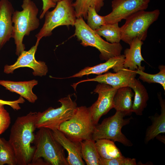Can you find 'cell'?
<instances>
[{
  "label": "cell",
  "mask_w": 165,
  "mask_h": 165,
  "mask_svg": "<svg viewBox=\"0 0 165 165\" xmlns=\"http://www.w3.org/2000/svg\"><path fill=\"white\" fill-rule=\"evenodd\" d=\"M37 112H31L18 117L10 129L8 141L15 154L18 165H30L35 150L31 146L35 138Z\"/></svg>",
  "instance_id": "1"
},
{
  "label": "cell",
  "mask_w": 165,
  "mask_h": 165,
  "mask_svg": "<svg viewBox=\"0 0 165 165\" xmlns=\"http://www.w3.org/2000/svg\"><path fill=\"white\" fill-rule=\"evenodd\" d=\"M35 135V150L30 165H36L43 158L48 165H68L64 148L55 139L51 130L38 129Z\"/></svg>",
  "instance_id": "2"
},
{
  "label": "cell",
  "mask_w": 165,
  "mask_h": 165,
  "mask_svg": "<svg viewBox=\"0 0 165 165\" xmlns=\"http://www.w3.org/2000/svg\"><path fill=\"white\" fill-rule=\"evenodd\" d=\"M21 6L22 10L15 11L12 17L14 24L12 38L16 45L15 53L18 56L25 49L23 42L24 37L37 29L40 24L37 17L38 9L33 1L23 0Z\"/></svg>",
  "instance_id": "3"
},
{
  "label": "cell",
  "mask_w": 165,
  "mask_h": 165,
  "mask_svg": "<svg viewBox=\"0 0 165 165\" xmlns=\"http://www.w3.org/2000/svg\"><path fill=\"white\" fill-rule=\"evenodd\" d=\"M75 36L85 47H95L100 51L101 60L109 59L121 54L123 48L119 43H111L103 39L96 32L91 29L82 17L76 18L74 26Z\"/></svg>",
  "instance_id": "4"
},
{
  "label": "cell",
  "mask_w": 165,
  "mask_h": 165,
  "mask_svg": "<svg viewBox=\"0 0 165 165\" xmlns=\"http://www.w3.org/2000/svg\"><path fill=\"white\" fill-rule=\"evenodd\" d=\"M160 14L158 9L151 11L142 10L129 16L126 19L125 24L120 27L121 40L129 45L136 38L145 41L148 28L157 20Z\"/></svg>",
  "instance_id": "5"
},
{
  "label": "cell",
  "mask_w": 165,
  "mask_h": 165,
  "mask_svg": "<svg viewBox=\"0 0 165 165\" xmlns=\"http://www.w3.org/2000/svg\"><path fill=\"white\" fill-rule=\"evenodd\" d=\"M73 2V0L60 1L53 10L46 13L44 24L35 35L37 41L51 35L53 31L58 27L74 26L77 18Z\"/></svg>",
  "instance_id": "6"
},
{
  "label": "cell",
  "mask_w": 165,
  "mask_h": 165,
  "mask_svg": "<svg viewBox=\"0 0 165 165\" xmlns=\"http://www.w3.org/2000/svg\"><path fill=\"white\" fill-rule=\"evenodd\" d=\"M95 126L89 107L81 106L77 107L72 117L62 123L58 130L72 141L80 142L91 139Z\"/></svg>",
  "instance_id": "7"
},
{
  "label": "cell",
  "mask_w": 165,
  "mask_h": 165,
  "mask_svg": "<svg viewBox=\"0 0 165 165\" xmlns=\"http://www.w3.org/2000/svg\"><path fill=\"white\" fill-rule=\"evenodd\" d=\"M58 101L61 105L60 107L56 108L50 107L42 112H37L35 124L36 128L58 130L62 123L72 117L77 107L75 101L68 95Z\"/></svg>",
  "instance_id": "8"
},
{
  "label": "cell",
  "mask_w": 165,
  "mask_h": 165,
  "mask_svg": "<svg viewBox=\"0 0 165 165\" xmlns=\"http://www.w3.org/2000/svg\"><path fill=\"white\" fill-rule=\"evenodd\" d=\"M124 113L116 111L113 116L104 119L101 123L95 126L91 139L94 141L101 139L111 140L121 143L126 147L133 144L121 131L123 127L129 124L132 117L124 119Z\"/></svg>",
  "instance_id": "9"
},
{
  "label": "cell",
  "mask_w": 165,
  "mask_h": 165,
  "mask_svg": "<svg viewBox=\"0 0 165 165\" xmlns=\"http://www.w3.org/2000/svg\"><path fill=\"white\" fill-rule=\"evenodd\" d=\"M150 0H113L112 11L104 16L105 24L118 23L138 11L145 10Z\"/></svg>",
  "instance_id": "10"
},
{
  "label": "cell",
  "mask_w": 165,
  "mask_h": 165,
  "mask_svg": "<svg viewBox=\"0 0 165 165\" xmlns=\"http://www.w3.org/2000/svg\"><path fill=\"white\" fill-rule=\"evenodd\" d=\"M117 90L104 83L97 85L94 91L98 94V99L89 107L91 119L95 125L98 124L101 116L113 108V99Z\"/></svg>",
  "instance_id": "11"
},
{
  "label": "cell",
  "mask_w": 165,
  "mask_h": 165,
  "mask_svg": "<svg viewBox=\"0 0 165 165\" xmlns=\"http://www.w3.org/2000/svg\"><path fill=\"white\" fill-rule=\"evenodd\" d=\"M39 42L36 41L35 45L29 50L24 51L18 56L16 61L14 64L5 65L4 72L7 74L13 73L16 69L28 67L33 70L32 73L34 76L46 75L48 72V68L46 63L44 61H37L35 57Z\"/></svg>",
  "instance_id": "12"
},
{
  "label": "cell",
  "mask_w": 165,
  "mask_h": 165,
  "mask_svg": "<svg viewBox=\"0 0 165 165\" xmlns=\"http://www.w3.org/2000/svg\"><path fill=\"white\" fill-rule=\"evenodd\" d=\"M137 74L135 71L123 68L115 73L108 72L99 75L93 78L81 80L72 86L75 90L77 86L80 83L94 81L107 84L113 88L118 89L124 87L129 86L134 82Z\"/></svg>",
  "instance_id": "13"
},
{
  "label": "cell",
  "mask_w": 165,
  "mask_h": 165,
  "mask_svg": "<svg viewBox=\"0 0 165 165\" xmlns=\"http://www.w3.org/2000/svg\"><path fill=\"white\" fill-rule=\"evenodd\" d=\"M14 11L9 0H0V51L5 44L12 38V17Z\"/></svg>",
  "instance_id": "14"
},
{
  "label": "cell",
  "mask_w": 165,
  "mask_h": 165,
  "mask_svg": "<svg viewBox=\"0 0 165 165\" xmlns=\"http://www.w3.org/2000/svg\"><path fill=\"white\" fill-rule=\"evenodd\" d=\"M55 139L68 153L66 158L68 165H84L82 157L80 142L74 141L58 130H52Z\"/></svg>",
  "instance_id": "15"
},
{
  "label": "cell",
  "mask_w": 165,
  "mask_h": 165,
  "mask_svg": "<svg viewBox=\"0 0 165 165\" xmlns=\"http://www.w3.org/2000/svg\"><path fill=\"white\" fill-rule=\"evenodd\" d=\"M143 44V41L138 38H135L129 45L130 48L124 50V68L133 71L138 69L144 71L145 67L141 65V62L145 61L141 54V47Z\"/></svg>",
  "instance_id": "16"
},
{
  "label": "cell",
  "mask_w": 165,
  "mask_h": 165,
  "mask_svg": "<svg viewBox=\"0 0 165 165\" xmlns=\"http://www.w3.org/2000/svg\"><path fill=\"white\" fill-rule=\"evenodd\" d=\"M124 60V55L121 54L109 59L105 63L92 67H86L79 72L67 78H79L91 74L100 75L111 68L116 72L124 68L123 64Z\"/></svg>",
  "instance_id": "17"
},
{
  "label": "cell",
  "mask_w": 165,
  "mask_h": 165,
  "mask_svg": "<svg viewBox=\"0 0 165 165\" xmlns=\"http://www.w3.org/2000/svg\"><path fill=\"white\" fill-rule=\"evenodd\" d=\"M158 98L161 107V113L159 115L156 113L148 117L152 124L147 127L146 131L144 142L146 144L158 135L165 133V101L160 93L158 94Z\"/></svg>",
  "instance_id": "18"
},
{
  "label": "cell",
  "mask_w": 165,
  "mask_h": 165,
  "mask_svg": "<svg viewBox=\"0 0 165 165\" xmlns=\"http://www.w3.org/2000/svg\"><path fill=\"white\" fill-rule=\"evenodd\" d=\"M38 84V81L35 79L20 82L0 80V85L6 89L19 94L31 103H35L38 99L32 91L33 87Z\"/></svg>",
  "instance_id": "19"
},
{
  "label": "cell",
  "mask_w": 165,
  "mask_h": 165,
  "mask_svg": "<svg viewBox=\"0 0 165 165\" xmlns=\"http://www.w3.org/2000/svg\"><path fill=\"white\" fill-rule=\"evenodd\" d=\"M129 86H125L117 90L113 99L114 108L116 111L125 114L126 116L130 115L132 110L134 93Z\"/></svg>",
  "instance_id": "20"
},
{
  "label": "cell",
  "mask_w": 165,
  "mask_h": 165,
  "mask_svg": "<svg viewBox=\"0 0 165 165\" xmlns=\"http://www.w3.org/2000/svg\"><path fill=\"white\" fill-rule=\"evenodd\" d=\"M129 86L134 92L132 112L137 116H142L143 111L147 106L149 99L147 90L140 81L136 78Z\"/></svg>",
  "instance_id": "21"
},
{
  "label": "cell",
  "mask_w": 165,
  "mask_h": 165,
  "mask_svg": "<svg viewBox=\"0 0 165 165\" xmlns=\"http://www.w3.org/2000/svg\"><path fill=\"white\" fill-rule=\"evenodd\" d=\"M95 145L100 157L106 159L120 158L123 156L114 142L106 139H98Z\"/></svg>",
  "instance_id": "22"
},
{
  "label": "cell",
  "mask_w": 165,
  "mask_h": 165,
  "mask_svg": "<svg viewBox=\"0 0 165 165\" xmlns=\"http://www.w3.org/2000/svg\"><path fill=\"white\" fill-rule=\"evenodd\" d=\"M82 158L87 165H99L100 156L95 145V141L92 139L80 142Z\"/></svg>",
  "instance_id": "23"
},
{
  "label": "cell",
  "mask_w": 165,
  "mask_h": 165,
  "mask_svg": "<svg viewBox=\"0 0 165 165\" xmlns=\"http://www.w3.org/2000/svg\"><path fill=\"white\" fill-rule=\"evenodd\" d=\"M104 4V1L102 0H75L72 5L76 18L82 17L86 20L88 10L90 7H94L98 13Z\"/></svg>",
  "instance_id": "24"
},
{
  "label": "cell",
  "mask_w": 165,
  "mask_h": 165,
  "mask_svg": "<svg viewBox=\"0 0 165 165\" xmlns=\"http://www.w3.org/2000/svg\"><path fill=\"white\" fill-rule=\"evenodd\" d=\"M100 36L104 37L111 43H119L121 40V31L119 23L105 24L95 30Z\"/></svg>",
  "instance_id": "25"
},
{
  "label": "cell",
  "mask_w": 165,
  "mask_h": 165,
  "mask_svg": "<svg viewBox=\"0 0 165 165\" xmlns=\"http://www.w3.org/2000/svg\"><path fill=\"white\" fill-rule=\"evenodd\" d=\"M160 72L157 74H151L146 73L141 70L138 69L135 71L139 75V78L143 82L148 83H158L160 84L165 90V66L159 65L158 67Z\"/></svg>",
  "instance_id": "26"
},
{
  "label": "cell",
  "mask_w": 165,
  "mask_h": 165,
  "mask_svg": "<svg viewBox=\"0 0 165 165\" xmlns=\"http://www.w3.org/2000/svg\"><path fill=\"white\" fill-rule=\"evenodd\" d=\"M16 165L17 160L14 151L9 141L2 138L0 143V165Z\"/></svg>",
  "instance_id": "27"
},
{
  "label": "cell",
  "mask_w": 165,
  "mask_h": 165,
  "mask_svg": "<svg viewBox=\"0 0 165 165\" xmlns=\"http://www.w3.org/2000/svg\"><path fill=\"white\" fill-rule=\"evenodd\" d=\"M86 19L87 24L92 29L95 30L105 24L104 16L98 15L95 8L90 7L88 9Z\"/></svg>",
  "instance_id": "28"
},
{
  "label": "cell",
  "mask_w": 165,
  "mask_h": 165,
  "mask_svg": "<svg viewBox=\"0 0 165 165\" xmlns=\"http://www.w3.org/2000/svg\"><path fill=\"white\" fill-rule=\"evenodd\" d=\"M136 159L124 156L117 158L106 159L100 157L99 165H136Z\"/></svg>",
  "instance_id": "29"
},
{
  "label": "cell",
  "mask_w": 165,
  "mask_h": 165,
  "mask_svg": "<svg viewBox=\"0 0 165 165\" xmlns=\"http://www.w3.org/2000/svg\"><path fill=\"white\" fill-rule=\"evenodd\" d=\"M10 121L9 113L4 109L0 112V135L8 128L10 123Z\"/></svg>",
  "instance_id": "30"
},
{
  "label": "cell",
  "mask_w": 165,
  "mask_h": 165,
  "mask_svg": "<svg viewBox=\"0 0 165 165\" xmlns=\"http://www.w3.org/2000/svg\"><path fill=\"white\" fill-rule=\"evenodd\" d=\"M24 102L23 97L21 96L17 100L13 101H5L0 99V105H8L14 110H18L21 108L19 104L23 103Z\"/></svg>",
  "instance_id": "31"
},
{
  "label": "cell",
  "mask_w": 165,
  "mask_h": 165,
  "mask_svg": "<svg viewBox=\"0 0 165 165\" xmlns=\"http://www.w3.org/2000/svg\"><path fill=\"white\" fill-rule=\"evenodd\" d=\"M43 3L42 12L39 18L42 19L44 17L46 13L52 8L55 7L56 5L51 0H42Z\"/></svg>",
  "instance_id": "32"
},
{
  "label": "cell",
  "mask_w": 165,
  "mask_h": 165,
  "mask_svg": "<svg viewBox=\"0 0 165 165\" xmlns=\"http://www.w3.org/2000/svg\"><path fill=\"white\" fill-rule=\"evenodd\" d=\"M156 138L159 141L165 144V138L164 135H161L160 134L158 135Z\"/></svg>",
  "instance_id": "33"
},
{
  "label": "cell",
  "mask_w": 165,
  "mask_h": 165,
  "mask_svg": "<svg viewBox=\"0 0 165 165\" xmlns=\"http://www.w3.org/2000/svg\"><path fill=\"white\" fill-rule=\"evenodd\" d=\"M4 108V105H0V112L3 110Z\"/></svg>",
  "instance_id": "34"
},
{
  "label": "cell",
  "mask_w": 165,
  "mask_h": 165,
  "mask_svg": "<svg viewBox=\"0 0 165 165\" xmlns=\"http://www.w3.org/2000/svg\"><path fill=\"white\" fill-rule=\"evenodd\" d=\"M54 3H56L58 1L61 0H51Z\"/></svg>",
  "instance_id": "35"
},
{
  "label": "cell",
  "mask_w": 165,
  "mask_h": 165,
  "mask_svg": "<svg viewBox=\"0 0 165 165\" xmlns=\"http://www.w3.org/2000/svg\"><path fill=\"white\" fill-rule=\"evenodd\" d=\"M1 141H2V138H0V143L1 142Z\"/></svg>",
  "instance_id": "36"
},
{
  "label": "cell",
  "mask_w": 165,
  "mask_h": 165,
  "mask_svg": "<svg viewBox=\"0 0 165 165\" xmlns=\"http://www.w3.org/2000/svg\"><path fill=\"white\" fill-rule=\"evenodd\" d=\"M102 0L103 1H105V0Z\"/></svg>",
  "instance_id": "37"
}]
</instances>
